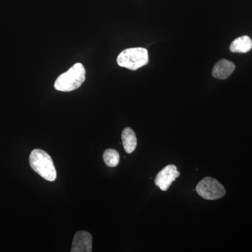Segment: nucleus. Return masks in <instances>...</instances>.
I'll use <instances>...</instances> for the list:
<instances>
[{"label":"nucleus","instance_id":"nucleus-1","mask_svg":"<svg viewBox=\"0 0 252 252\" xmlns=\"http://www.w3.org/2000/svg\"><path fill=\"white\" fill-rule=\"evenodd\" d=\"M29 162L31 167L38 175L49 182H54L57 177L54 161L46 153L41 149H34L30 155Z\"/></svg>","mask_w":252,"mask_h":252},{"label":"nucleus","instance_id":"nucleus-2","mask_svg":"<svg viewBox=\"0 0 252 252\" xmlns=\"http://www.w3.org/2000/svg\"><path fill=\"white\" fill-rule=\"evenodd\" d=\"M86 79V70L81 63H76L67 72L56 79L54 87L56 90L69 92L79 89Z\"/></svg>","mask_w":252,"mask_h":252},{"label":"nucleus","instance_id":"nucleus-3","mask_svg":"<svg viewBox=\"0 0 252 252\" xmlns=\"http://www.w3.org/2000/svg\"><path fill=\"white\" fill-rule=\"evenodd\" d=\"M148 62V51L144 48H131L124 50L117 58V63L119 66L130 70H137L147 64Z\"/></svg>","mask_w":252,"mask_h":252},{"label":"nucleus","instance_id":"nucleus-4","mask_svg":"<svg viewBox=\"0 0 252 252\" xmlns=\"http://www.w3.org/2000/svg\"><path fill=\"white\" fill-rule=\"evenodd\" d=\"M202 198L208 200H218L225 195V189L218 180L206 177L200 181L195 188Z\"/></svg>","mask_w":252,"mask_h":252},{"label":"nucleus","instance_id":"nucleus-5","mask_svg":"<svg viewBox=\"0 0 252 252\" xmlns=\"http://www.w3.org/2000/svg\"><path fill=\"white\" fill-rule=\"evenodd\" d=\"M180 175V172L175 165H168L157 174L154 182L160 190L166 191Z\"/></svg>","mask_w":252,"mask_h":252},{"label":"nucleus","instance_id":"nucleus-6","mask_svg":"<svg viewBox=\"0 0 252 252\" xmlns=\"http://www.w3.org/2000/svg\"><path fill=\"white\" fill-rule=\"evenodd\" d=\"M93 238L90 233L84 230L76 233L72 242V252H92Z\"/></svg>","mask_w":252,"mask_h":252},{"label":"nucleus","instance_id":"nucleus-7","mask_svg":"<svg viewBox=\"0 0 252 252\" xmlns=\"http://www.w3.org/2000/svg\"><path fill=\"white\" fill-rule=\"evenodd\" d=\"M235 69L234 63L228 60L221 59L216 63L212 69V75L217 79H225L229 77Z\"/></svg>","mask_w":252,"mask_h":252},{"label":"nucleus","instance_id":"nucleus-8","mask_svg":"<svg viewBox=\"0 0 252 252\" xmlns=\"http://www.w3.org/2000/svg\"><path fill=\"white\" fill-rule=\"evenodd\" d=\"M123 146L127 154H132L137 147V137L130 127H126L122 132Z\"/></svg>","mask_w":252,"mask_h":252},{"label":"nucleus","instance_id":"nucleus-9","mask_svg":"<svg viewBox=\"0 0 252 252\" xmlns=\"http://www.w3.org/2000/svg\"><path fill=\"white\" fill-rule=\"evenodd\" d=\"M252 49V41L248 36H243L237 38L232 42L230 50L233 53L245 54Z\"/></svg>","mask_w":252,"mask_h":252},{"label":"nucleus","instance_id":"nucleus-10","mask_svg":"<svg viewBox=\"0 0 252 252\" xmlns=\"http://www.w3.org/2000/svg\"><path fill=\"white\" fill-rule=\"evenodd\" d=\"M119 152L115 149H109L104 151L103 154V160L104 163L108 167H117L119 163Z\"/></svg>","mask_w":252,"mask_h":252}]
</instances>
